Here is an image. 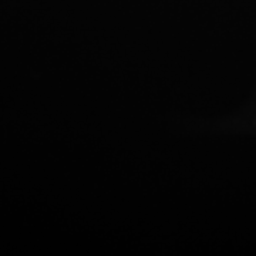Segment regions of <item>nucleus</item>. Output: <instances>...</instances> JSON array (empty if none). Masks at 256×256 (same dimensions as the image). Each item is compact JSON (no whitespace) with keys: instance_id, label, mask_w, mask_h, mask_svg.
<instances>
[]
</instances>
